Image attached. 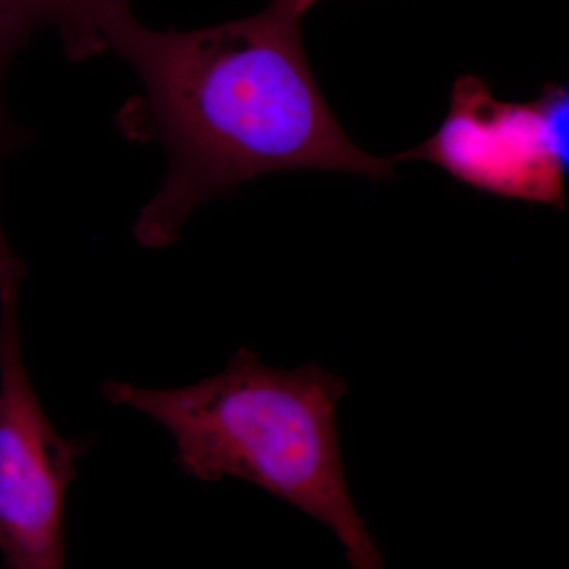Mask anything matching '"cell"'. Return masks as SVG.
I'll use <instances>...</instances> for the list:
<instances>
[{
    "instance_id": "1",
    "label": "cell",
    "mask_w": 569,
    "mask_h": 569,
    "mask_svg": "<svg viewBox=\"0 0 569 569\" xmlns=\"http://www.w3.org/2000/svg\"><path fill=\"white\" fill-rule=\"evenodd\" d=\"M102 33L141 82L119 111V129L160 142L168 157L162 187L133 224L142 247L173 246L198 206L258 176L392 174L395 157L362 152L337 122L307 62L301 17L279 0L244 20L181 32L146 28L123 6Z\"/></svg>"
},
{
    "instance_id": "2",
    "label": "cell",
    "mask_w": 569,
    "mask_h": 569,
    "mask_svg": "<svg viewBox=\"0 0 569 569\" xmlns=\"http://www.w3.org/2000/svg\"><path fill=\"white\" fill-rule=\"evenodd\" d=\"M347 381L325 367L282 369L241 347L216 376L178 388L108 380L103 397L163 427L176 462L204 482L242 479L323 523L356 569L383 568L356 508L337 410Z\"/></svg>"
},
{
    "instance_id": "3",
    "label": "cell",
    "mask_w": 569,
    "mask_h": 569,
    "mask_svg": "<svg viewBox=\"0 0 569 569\" xmlns=\"http://www.w3.org/2000/svg\"><path fill=\"white\" fill-rule=\"evenodd\" d=\"M24 264L0 222V553L13 569L67 563V496L86 445L56 429L22 353Z\"/></svg>"
},
{
    "instance_id": "4",
    "label": "cell",
    "mask_w": 569,
    "mask_h": 569,
    "mask_svg": "<svg viewBox=\"0 0 569 569\" xmlns=\"http://www.w3.org/2000/svg\"><path fill=\"white\" fill-rule=\"evenodd\" d=\"M568 110L563 86H546L531 103H503L479 78H460L443 126L395 159L429 160L482 192L563 209Z\"/></svg>"
},
{
    "instance_id": "5",
    "label": "cell",
    "mask_w": 569,
    "mask_h": 569,
    "mask_svg": "<svg viewBox=\"0 0 569 569\" xmlns=\"http://www.w3.org/2000/svg\"><path fill=\"white\" fill-rule=\"evenodd\" d=\"M132 0H0V28L31 40L41 29L56 28L63 52L84 61L107 51L102 26L112 10Z\"/></svg>"
},
{
    "instance_id": "6",
    "label": "cell",
    "mask_w": 569,
    "mask_h": 569,
    "mask_svg": "<svg viewBox=\"0 0 569 569\" xmlns=\"http://www.w3.org/2000/svg\"><path fill=\"white\" fill-rule=\"evenodd\" d=\"M28 39L0 28V160L9 156L24 140V132L11 119L6 103L7 73L18 52L28 44Z\"/></svg>"
},
{
    "instance_id": "7",
    "label": "cell",
    "mask_w": 569,
    "mask_h": 569,
    "mask_svg": "<svg viewBox=\"0 0 569 569\" xmlns=\"http://www.w3.org/2000/svg\"><path fill=\"white\" fill-rule=\"evenodd\" d=\"M279 2L284 3L288 9L295 11L298 17L302 18V14H305L310 7L316 6L318 0H279Z\"/></svg>"
}]
</instances>
